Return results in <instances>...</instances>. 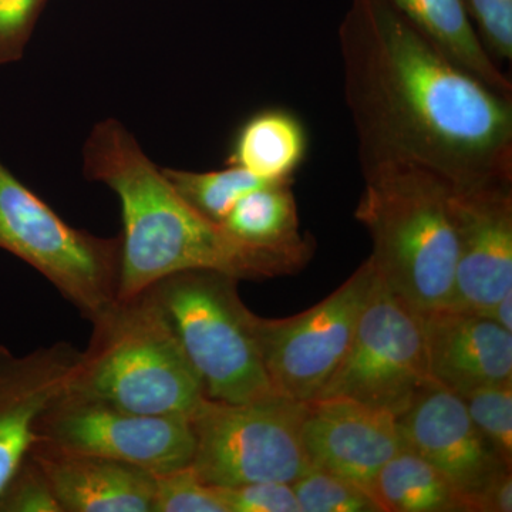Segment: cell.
I'll return each instance as SVG.
<instances>
[{
  "label": "cell",
  "mask_w": 512,
  "mask_h": 512,
  "mask_svg": "<svg viewBox=\"0 0 512 512\" xmlns=\"http://www.w3.org/2000/svg\"><path fill=\"white\" fill-rule=\"evenodd\" d=\"M338 36L360 167L416 165L457 190L512 183V96L448 59L387 0H350Z\"/></svg>",
  "instance_id": "obj_1"
},
{
  "label": "cell",
  "mask_w": 512,
  "mask_h": 512,
  "mask_svg": "<svg viewBox=\"0 0 512 512\" xmlns=\"http://www.w3.org/2000/svg\"><path fill=\"white\" fill-rule=\"evenodd\" d=\"M83 173L116 192L123 214L117 299H130L178 272L214 271L235 279L295 274L311 261L315 242L259 248L202 217L141 150L120 121H101L83 147Z\"/></svg>",
  "instance_id": "obj_2"
},
{
  "label": "cell",
  "mask_w": 512,
  "mask_h": 512,
  "mask_svg": "<svg viewBox=\"0 0 512 512\" xmlns=\"http://www.w3.org/2000/svg\"><path fill=\"white\" fill-rule=\"evenodd\" d=\"M356 220L372 239L376 275L417 312L450 306L457 264L451 187L409 164L362 168Z\"/></svg>",
  "instance_id": "obj_3"
},
{
  "label": "cell",
  "mask_w": 512,
  "mask_h": 512,
  "mask_svg": "<svg viewBox=\"0 0 512 512\" xmlns=\"http://www.w3.org/2000/svg\"><path fill=\"white\" fill-rule=\"evenodd\" d=\"M70 389L148 416H187L204 386L170 320L147 292L94 316Z\"/></svg>",
  "instance_id": "obj_4"
},
{
  "label": "cell",
  "mask_w": 512,
  "mask_h": 512,
  "mask_svg": "<svg viewBox=\"0 0 512 512\" xmlns=\"http://www.w3.org/2000/svg\"><path fill=\"white\" fill-rule=\"evenodd\" d=\"M238 279L214 271L178 272L147 289L163 309L208 399L244 403L274 394L256 336L254 312Z\"/></svg>",
  "instance_id": "obj_5"
},
{
  "label": "cell",
  "mask_w": 512,
  "mask_h": 512,
  "mask_svg": "<svg viewBox=\"0 0 512 512\" xmlns=\"http://www.w3.org/2000/svg\"><path fill=\"white\" fill-rule=\"evenodd\" d=\"M305 403L269 394L244 403L201 400L190 416L191 467L212 487L295 483L311 470L301 437Z\"/></svg>",
  "instance_id": "obj_6"
},
{
  "label": "cell",
  "mask_w": 512,
  "mask_h": 512,
  "mask_svg": "<svg viewBox=\"0 0 512 512\" xmlns=\"http://www.w3.org/2000/svg\"><path fill=\"white\" fill-rule=\"evenodd\" d=\"M0 249L45 276L86 319L117 299L121 237L73 228L2 161Z\"/></svg>",
  "instance_id": "obj_7"
},
{
  "label": "cell",
  "mask_w": 512,
  "mask_h": 512,
  "mask_svg": "<svg viewBox=\"0 0 512 512\" xmlns=\"http://www.w3.org/2000/svg\"><path fill=\"white\" fill-rule=\"evenodd\" d=\"M431 386L423 313L376 275L348 353L318 399L349 397L400 417Z\"/></svg>",
  "instance_id": "obj_8"
},
{
  "label": "cell",
  "mask_w": 512,
  "mask_h": 512,
  "mask_svg": "<svg viewBox=\"0 0 512 512\" xmlns=\"http://www.w3.org/2000/svg\"><path fill=\"white\" fill-rule=\"evenodd\" d=\"M375 278L367 258L308 311L285 319L256 316L259 349L276 394L302 403L318 399L348 353Z\"/></svg>",
  "instance_id": "obj_9"
},
{
  "label": "cell",
  "mask_w": 512,
  "mask_h": 512,
  "mask_svg": "<svg viewBox=\"0 0 512 512\" xmlns=\"http://www.w3.org/2000/svg\"><path fill=\"white\" fill-rule=\"evenodd\" d=\"M36 441L67 451L133 464L153 474L191 466L190 417L148 416L69 389L37 421Z\"/></svg>",
  "instance_id": "obj_10"
},
{
  "label": "cell",
  "mask_w": 512,
  "mask_h": 512,
  "mask_svg": "<svg viewBox=\"0 0 512 512\" xmlns=\"http://www.w3.org/2000/svg\"><path fill=\"white\" fill-rule=\"evenodd\" d=\"M457 264L450 306L487 313L512 289V183L451 190Z\"/></svg>",
  "instance_id": "obj_11"
},
{
  "label": "cell",
  "mask_w": 512,
  "mask_h": 512,
  "mask_svg": "<svg viewBox=\"0 0 512 512\" xmlns=\"http://www.w3.org/2000/svg\"><path fill=\"white\" fill-rule=\"evenodd\" d=\"M402 444L426 460L466 498H474L511 468L477 429L458 394L431 386L397 417Z\"/></svg>",
  "instance_id": "obj_12"
},
{
  "label": "cell",
  "mask_w": 512,
  "mask_h": 512,
  "mask_svg": "<svg viewBox=\"0 0 512 512\" xmlns=\"http://www.w3.org/2000/svg\"><path fill=\"white\" fill-rule=\"evenodd\" d=\"M301 437L312 468L369 493L384 464L403 447L396 416L342 396L305 403Z\"/></svg>",
  "instance_id": "obj_13"
},
{
  "label": "cell",
  "mask_w": 512,
  "mask_h": 512,
  "mask_svg": "<svg viewBox=\"0 0 512 512\" xmlns=\"http://www.w3.org/2000/svg\"><path fill=\"white\" fill-rule=\"evenodd\" d=\"M80 353L66 342L28 355L0 345V491L35 443L37 421L70 389Z\"/></svg>",
  "instance_id": "obj_14"
},
{
  "label": "cell",
  "mask_w": 512,
  "mask_h": 512,
  "mask_svg": "<svg viewBox=\"0 0 512 512\" xmlns=\"http://www.w3.org/2000/svg\"><path fill=\"white\" fill-rule=\"evenodd\" d=\"M433 382L464 394L512 380V332L483 313L446 308L423 313Z\"/></svg>",
  "instance_id": "obj_15"
},
{
  "label": "cell",
  "mask_w": 512,
  "mask_h": 512,
  "mask_svg": "<svg viewBox=\"0 0 512 512\" xmlns=\"http://www.w3.org/2000/svg\"><path fill=\"white\" fill-rule=\"evenodd\" d=\"M62 512H153L156 474L133 464L33 444Z\"/></svg>",
  "instance_id": "obj_16"
},
{
  "label": "cell",
  "mask_w": 512,
  "mask_h": 512,
  "mask_svg": "<svg viewBox=\"0 0 512 512\" xmlns=\"http://www.w3.org/2000/svg\"><path fill=\"white\" fill-rule=\"evenodd\" d=\"M413 28L491 89L512 96L511 80L485 49L463 0H387Z\"/></svg>",
  "instance_id": "obj_17"
},
{
  "label": "cell",
  "mask_w": 512,
  "mask_h": 512,
  "mask_svg": "<svg viewBox=\"0 0 512 512\" xmlns=\"http://www.w3.org/2000/svg\"><path fill=\"white\" fill-rule=\"evenodd\" d=\"M306 153L305 124L292 111L272 107L252 114L239 127L227 165H237L265 181H292Z\"/></svg>",
  "instance_id": "obj_18"
},
{
  "label": "cell",
  "mask_w": 512,
  "mask_h": 512,
  "mask_svg": "<svg viewBox=\"0 0 512 512\" xmlns=\"http://www.w3.org/2000/svg\"><path fill=\"white\" fill-rule=\"evenodd\" d=\"M370 494L382 512H470L464 495L440 471L404 447L384 464Z\"/></svg>",
  "instance_id": "obj_19"
},
{
  "label": "cell",
  "mask_w": 512,
  "mask_h": 512,
  "mask_svg": "<svg viewBox=\"0 0 512 512\" xmlns=\"http://www.w3.org/2000/svg\"><path fill=\"white\" fill-rule=\"evenodd\" d=\"M232 237L259 248H295L313 241L299 231L292 181H272L249 191L222 222Z\"/></svg>",
  "instance_id": "obj_20"
},
{
  "label": "cell",
  "mask_w": 512,
  "mask_h": 512,
  "mask_svg": "<svg viewBox=\"0 0 512 512\" xmlns=\"http://www.w3.org/2000/svg\"><path fill=\"white\" fill-rule=\"evenodd\" d=\"M163 173L188 205L217 224L224 222L235 204L249 191L272 183L237 165L205 173L164 168Z\"/></svg>",
  "instance_id": "obj_21"
},
{
  "label": "cell",
  "mask_w": 512,
  "mask_h": 512,
  "mask_svg": "<svg viewBox=\"0 0 512 512\" xmlns=\"http://www.w3.org/2000/svg\"><path fill=\"white\" fill-rule=\"evenodd\" d=\"M292 488L302 512H382L366 488L318 468L303 474Z\"/></svg>",
  "instance_id": "obj_22"
},
{
  "label": "cell",
  "mask_w": 512,
  "mask_h": 512,
  "mask_svg": "<svg viewBox=\"0 0 512 512\" xmlns=\"http://www.w3.org/2000/svg\"><path fill=\"white\" fill-rule=\"evenodd\" d=\"M477 429L512 467V380L480 387L460 396Z\"/></svg>",
  "instance_id": "obj_23"
},
{
  "label": "cell",
  "mask_w": 512,
  "mask_h": 512,
  "mask_svg": "<svg viewBox=\"0 0 512 512\" xmlns=\"http://www.w3.org/2000/svg\"><path fill=\"white\" fill-rule=\"evenodd\" d=\"M153 512H228L218 487L204 483L191 466L156 474Z\"/></svg>",
  "instance_id": "obj_24"
},
{
  "label": "cell",
  "mask_w": 512,
  "mask_h": 512,
  "mask_svg": "<svg viewBox=\"0 0 512 512\" xmlns=\"http://www.w3.org/2000/svg\"><path fill=\"white\" fill-rule=\"evenodd\" d=\"M0 512H62L46 474L29 454L0 491Z\"/></svg>",
  "instance_id": "obj_25"
},
{
  "label": "cell",
  "mask_w": 512,
  "mask_h": 512,
  "mask_svg": "<svg viewBox=\"0 0 512 512\" xmlns=\"http://www.w3.org/2000/svg\"><path fill=\"white\" fill-rule=\"evenodd\" d=\"M485 49L498 59H512V0H463Z\"/></svg>",
  "instance_id": "obj_26"
},
{
  "label": "cell",
  "mask_w": 512,
  "mask_h": 512,
  "mask_svg": "<svg viewBox=\"0 0 512 512\" xmlns=\"http://www.w3.org/2000/svg\"><path fill=\"white\" fill-rule=\"evenodd\" d=\"M218 490L228 512H302L292 484L255 483Z\"/></svg>",
  "instance_id": "obj_27"
},
{
  "label": "cell",
  "mask_w": 512,
  "mask_h": 512,
  "mask_svg": "<svg viewBox=\"0 0 512 512\" xmlns=\"http://www.w3.org/2000/svg\"><path fill=\"white\" fill-rule=\"evenodd\" d=\"M43 0H0V66L25 53Z\"/></svg>",
  "instance_id": "obj_28"
},
{
  "label": "cell",
  "mask_w": 512,
  "mask_h": 512,
  "mask_svg": "<svg viewBox=\"0 0 512 512\" xmlns=\"http://www.w3.org/2000/svg\"><path fill=\"white\" fill-rule=\"evenodd\" d=\"M474 512L512 511V471H501L480 494L474 498Z\"/></svg>",
  "instance_id": "obj_29"
},
{
  "label": "cell",
  "mask_w": 512,
  "mask_h": 512,
  "mask_svg": "<svg viewBox=\"0 0 512 512\" xmlns=\"http://www.w3.org/2000/svg\"><path fill=\"white\" fill-rule=\"evenodd\" d=\"M485 316L493 319L501 328L512 332V289L505 293L503 298L485 313Z\"/></svg>",
  "instance_id": "obj_30"
}]
</instances>
